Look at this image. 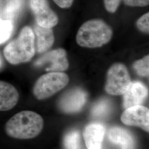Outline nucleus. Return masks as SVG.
<instances>
[{"label": "nucleus", "mask_w": 149, "mask_h": 149, "mask_svg": "<svg viewBox=\"0 0 149 149\" xmlns=\"http://www.w3.org/2000/svg\"><path fill=\"white\" fill-rule=\"evenodd\" d=\"M111 105L109 102L106 99H102L95 104L92 109V115L96 118L106 116L111 110Z\"/></svg>", "instance_id": "15"}, {"label": "nucleus", "mask_w": 149, "mask_h": 149, "mask_svg": "<svg viewBox=\"0 0 149 149\" xmlns=\"http://www.w3.org/2000/svg\"><path fill=\"white\" fill-rule=\"evenodd\" d=\"M108 138L112 144L120 149H135V142L133 136L125 129L114 127L108 133Z\"/></svg>", "instance_id": "13"}, {"label": "nucleus", "mask_w": 149, "mask_h": 149, "mask_svg": "<svg viewBox=\"0 0 149 149\" xmlns=\"http://www.w3.org/2000/svg\"><path fill=\"white\" fill-rule=\"evenodd\" d=\"M69 81V76L63 72H50L37 80L33 94L39 100L47 99L63 89Z\"/></svg>", "instance_id": "4"}, {"label": "nucleus", "mask_w": 149, "mask_h": 149, "mask_svg": "<svg viewBox=\"0 0 149 149\" xmlns=\"http://www.w3.org/2000/svg\"><path fill=\"white\" fill-rule=\"evenodd\" d=\"M113 31L101 19H91L80 27L76 37L78 45L84 48H100L112 39Z\"/></svg>", "instance_id": "3"}, {"label": "nucleus", "mask_w": 149, "mask_h": 149, "mask_svg": "<svg viewBox=\"0 0 149 149\" xmlns=\"http://www.w3.org/2000/svg\"><path fill=\"white\" fill-rule=\"evenodd\" d=\"M43 118L36 112L23 111L16 113L6 122V133L12 138L25 140L34 138L41 133Z\"/></svg>", "instance_id": "1"}, {"label": "nucleus", "mask_w": 149, "mask_h": 149, "mask_svg": "<svg viewBox=\"0 0 149 149\" xmlns=\"http://www.w3.org/2000/svg\"><path fill=\"white\" fill-rule=\"evenodd\" d=\"M105 134V128L100 123H92L86 127L84 138L88 149H101Z\"/></svg>", "instance_id": "12"}, {"label": "nucleus", "mask_w": 149, "mask_h": 149, "mask_svg": "<svg viewBox=\"0 0 149 149\" xmlns=\"http://www.w3.org/2000/svg\"><path fill=\"white\" fill-rule=\"evenodd\" d=\"M2 65H3V61H2V59L0 55V69L2 68Z\"/></svg>", "instance_id": "23"}, {"label": "nucleus", "mask_w": 149, "mask_h": 149, "mask_svg": "<svg viewBox=\"0 0 149 149\" xmlns=\"http://www.w3.org/2000/svg\"><path fill=\"white\" fill-rule=\"evenodd\" d=\"M36 50L38 53H44L52 47L55 38L52 28L40 27L37 24L34 29Z\"/></svg>", "instance_id": "14"}, {"label": "nucleus", "mask_w": 149, "mask_h": 149, "mask_svg": "<svg viewBox=\"0 0 149 149\" xmlns=\"http://www.w3.org/2000/svg\"><path fill=\"white\" fill-rule=\"evenodd\" d=\"M13 31V24L9 20L0 18V44L5 43L10 37Z\"/></svg>", "instance_id": "17"}, {"label": "nucleus", "mask_w": 149, "mask_h": 149, "mask_svg": "<svg viewBox=\"0 0 149 149\" xmlns=\"http://www.w3.org/2000/svg\"><path fill=\"white\" fill-rule=\"evenodd\" d=\"M29 4L38 26L52 28L58 24V17L51 9L47 0H30Z\"/></svg>", "instance_id": "7"}, {"label": "nucleus", "mask_w": 149, "mask_h": 149, "mask_svg": "<svg viewBox=\"0 0 149 149\" xmlns=\"http://www.w3.org/2000/svg\"><path fill=\"white\" fill-rule=\"evenodd\" d=\"M149 56L146 55L143 59L136 61L133 64L134 69L141 76H149Z\"/></svg>", "instance_id": "18"}, {"label": "nucleus", "mask_w": 149, "mask_h": 149, "mask_svg": "<svg viewBox=\"0 0 149 149\" xmlns=\"http://www.w3.org/2000/svg\"><path fill=\"white\" fill-rule=\"evenodd\" d=\"M121 120L124 124L127 125L139 127L148 132L149 109L141 105L127 108L121 116Z\"/></svg>", "instance_id": "8"}, {"label": "nucleus", "mask_w": 149, "mask_h": 149, "mask_svg": "<svg viewBox=\"0 0 149 149\" xmlns=\"http://www.w3.org/2000/svg\"><path fill=\"white\" fill-rule=\"evenodd\" d=\"M136 26L139 29L145 33L149 32V13H145L141 16L136 22Z\"/></svg>", "instance_id": "19"}, {"label": "nucleus", "mask_w": 149, "mask_h": 149, "mask_svg": "<svg viewBox=\"0 0 149 149\" xmlns=\"http://www.w3.org/2000/svg\"><path fill=\"white\" fill-rule=\"evenodd\" d=\"M35 52L34 34L29 26L23 27L18 37L8 43L3 50L6 60L12 65L29 61Z\"/></svg>", "instance_id": "2"}, {"label": "nucleus", "mask_w": 149, "mask_h": 149, "mask_svg": "<svg viewBox=\"0 0 149 149\" xmlns=\"http://www.w3.org/2000/svg\"><path fill=\"white\" fill-rule=\"evenodd\" d=\"M66 149H81L80 134L76 131H72L67 134L64 139Z\"/></svg>", "instance_id": "16"}, {"label": "nucleus", "mask_w": 149, "mask_h": 149, "mask_svg": "<svg viewBox=\"0 0 149 149\" xmlns=\"http://www.w3.org/2000/svg\"><path fill=\"white\" fill-rule=\"evenodd\" d=\"M131 82L130 76L126 66L122 63H115L107 72L105 89L110 95H122L128 89Z\"/></svg>", "instance_id": "5"}, {"label": "nucleus", "mask_w": 149, "mask_h": 149, "mask_svg": "<svg viewBox=\"0 0 149 149\" xmlns=\"http://www.w3.org/2000/svg\"><path fill=\"white\" fill-rule=\"evenodd\" d=\"M34 64L37 67L46 66L45 70L50 72H63L68 69L69 66L67 53L63 48L47 52Z\"/></svg>", "instance_id": "6"}, {"label": "nucleus", "mask_w": 149, "mask_h": 149, "mask_svg": "<svg viewBox=\"0 0 149 149\" xmlns=\"http://www.w3.org/2000/svg\"><path fill=\"white\" fill-rule=\"evenodd\" d=\"M87 95L80 88H76L65 93L60 98L59 108L67 113L79 112L85 104Z\"/></svg>", "instance_id": "9"}, {"label": "nucleus", "mask_w": 149, "mask_h": 149, "mask_svg": "<svg viewBox=\"0 0 149 149\" xmlns=\"http://www.w3.org/2000/svg\"><path fill=\"white\" fill-rule=\"evenodd\" d=\"M19 100V93L15 87L0 80V111H8L16 106Z\"/></svg>", "instance_id": "11"}, {"label": "nucleus", "mask_w": 149, "mask_h": 149, "mask_svg": "<svg viewBox=\"0 0 149 149\" xmlns=\"http://www.w3.org/2000/svg\"><path fill=\"white\" fill-rule=\"evenodd\" d=\"M122 0H104V6L107 11L109 13L116 12Z\"/></svg>", "instance_id": "20"}, {"label": "nucleus", "mask_w": 149, "mask_h": 149, "mask_svg": "<svg viewBox=\"0 0 149 149\" xmlns=\"http://www.w3.org/2000/svg\"><path fill=\"white\" fill-rule=\"evenodd\" d=\"M123 107L127 109L141 105L148 96V90L139 81L132 82L123 94Z\"/></svg>", "instance_id": "10"}, {"label": "nucleus", "mask_w": 149, "mask_h": 149, "mask_svg": "<svg viewBox=\"0 0 149 149\" xmlns=\"http://www.w3.org/2000/svg\"><path fill=\"white\" fill-rule=\"evenodd\" d=\"M126 5L131 7H145L149 5V0H123Z\"/></svg>", "instance_id": "21"}, {"label": "nucleus", "mask_w": 149, "mask_h": 149, "mask_svg": "<svg viewBox=\"0 0 149 149\" xmlns=\"http://www.w3.org/2000/svg\"><path fill=\"white\" fill-rule=\"evenodd\" d=\"M54 2L61 8H68L70 7L74 0H53Z\"/></svg>", "instance_id": "22"}]
</instances>
